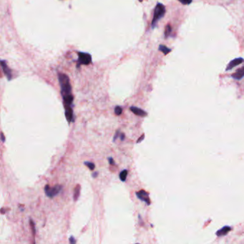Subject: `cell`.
<instances>
[{"label":"cell","mask_w":244,"mask_h":244,"mask_svg":"<svg viewBox=\"0 0 244 244\" xmlns=\"http://www.w3.org/2000/svg\"><path fill=\"white\" fill-rule=\"evenodd\" d=\"M80 185H77V186H76V188H75V190H74L73 198H74V201H77V199H78V198H79V196H80Z\"/></svg>","instance_id":"obj_12"},{"label":"cell","mask_w":244,"mask_h":244,"mask_svg":"<svg viewBox=\"0 0 244 244\" xmlns=\"http://www.w3.org/2000/svg\"><path fill=\"white\" fill-rule=\"evenodd\" d=\"M136 196L137 198L140 199V200H141L142 201H144V202H145L146 203H147V205L150 204L149 194H148L146 191H145V190H140V191H138V192H136Z\"/></svg>","instance_id":"obj_5"},{"label":"cell","mask_w":244,"mask_h":244,"mask_svg":"<svg viewBox=\"0 0 244 244\" xmlns=\"http://www.w3.org/2000/svg\"><path fill=\"white\" fill-rule=\"evenodd\" d=\"M130 110L135 114H136V115H138V116H141V117H145V116H146L148 114L147 112H146L145 111H144L143 110L141 109V108L134 107V106H132V107H130Z\"/></svg>","instance_id":"obj_9"},{"label":"cell","mask_w":244,"mask_h":244,"mask_svg":"<svg viewBox=\"0 0 244 244\" xmlns=\"http://www.w3.org/2000/svg\"><path fill=\"white\" fill-rule=\"evenodd\" d=\"M97 174H98V173H97V172H96V173H95L94 174H93V177H94V178H96Z\"/></svg>","instance_id":"obj_26"},{"label":"cell","mask_w":244,"mask_h":244,"mask_svg":"<svg viewBox=\"0 0 244 244\" xmlns=\"http://www.w3.org/2000/svg\"><path fill=\"white\" fill-rule=\"evenodd\" d=\"M84 165H85L86 166H88L89 168H90V171H93V170L95 168V164L92 162H88V161H86V162H84Z\"/></svg>","instance_id":"obj_16"},{"label":"cell","mask_w":244,"mask_h":244,"mask_svg":"<svg viewBox=\"0 0 244 244\" xmlns=\"http://www.w3.org/2000/svg\"><path fill=\"white\" fill-rule=\"evenodd\" d=\"M231 77H232L233 79L237 80H241L242 78L244 77V66L242 67L241 68L238 69L234 74H233V75H231Z\"/></svg>","instance_id":"obj_10"},{"label":"cell","mask_w":244,"mask_h":244,"mask_svg":"<svg viewBox=\"0 0 244 244\" xmlns=\"http://www.w3.org/2000/svg\"><path fill=\"white\" fill-rule=\"evenodd\" d=\"M1 65H2V67L4 73H5V75H6V77H7L8 80H10L12 79V72H11V69L8 67L7 62H6L5 61L2 60Z\"/></svg>","instance_id":"obj_7"},{"label":"cell","mask_w":244,"mask_h":244,"mask_svg":"<svg viewBox=\"0 0 244 244\" xmlns=\"http://www.w3.org/2000/svg\"><path fill=\"white\" fill-rule=\"evenodd\" d=\"M1 137H2V141L3 142H5V136H4V134H3V133H1Z\"/></svg>","instance_id":"obj_25"},{"label":"cell","mask_w":244,"mask_h":244,"mask_svg":"<svg viewBox=\"0 0 244 244\" xmlns=\"http://www.w3.org/2000/svg\"><path fill=\"white\" fill-rule=\"evenodd\" d=\"M171 31H172L171 26L168 24L166 27H165V38H167V37H168V36H170V35H171Z\"/></svg>","instance_id":"obj_15"},{"label":"cell","mask_w":244,"mask_h":244,"mask_svg":"<svg viewBox=\"0 0 244 244\" xmlns=\"http://www.w3.org/2000/svg\"><path fill=\"white\" fill-rule=\"evenodd\" d=\"M65 109L67 120L69 122H70L71 121H73V110L71 106H65Z\"/></svg>","instance_id":"obj_8"},{"label":"cell","mask_w":244,"mask_h":244,"mask_svg":"<svg viewBox=\"0 0 244 244\" xmlns=\"http://www.w3.org/2000/svg\"><path fill=\"white\" fill-rule=\"evenodd\" d=\"M120 133L119 132V131H117L116 133H115V135H114V138H113V141H114V142L116 141V140H117V137H118L119 136V135H120Z\"/></svg>","instance_id":"obj_22"},{"label":"cell","mask_w":244,"mask_h":244,"mask_svg":"<svg viewBox=\"0 0 244 244\" xmlns=\"http://www.w3.org/2000/svg\"><path fill=\"white\" fill-rule=\"evenodd\" d=\"M58 77L62 97L72 95V88L69 77L66 75L62 73L59 74Z\"/></svg>","instance_id":"obj_1"},{"label":"cell","mask_w":244,"mask_h":244,"mask_svg":"<svg viewBox=\"0 0 244 244\" xmlns=\"http://www.w3.org/2000/svg\"><path fill=\"white\" fill-rule=\"evenodd\" d=\"M120 137L121 141H124V139H125V134H124V133H120Z\"/></svg>","instance_id":"obj_24"},{"label":"cell","mask_w":244,"mask_h":244,"mask_svg":"<svg viewBox=\"0 0 244 244\" xmlns=\"http://www.w3.org/2000/svg\"><path fill=\"white\" fill-rule=\"evenodd\" d=\"M183 5H189L192 3L193 0H178Z\"/></svg>","instance_id":"obj_18"},{"label":"cell","mask_w":244,"mask_h":244,"mask_svg":"<svg viewBox=\"0 0 244 244\" xmlns=\"http://www.w3.org/2000/svg\"><path fill=\"white\" fill-rule=\"evenodd\" d=\"M165 14V6L161 3L157 4L156 8L154 10V15L153 19H152L151 25L152 28L154 29L156 27L157 23L161 18H163L164 17Z\"/></svg>","instance_id":"obj_2"},{"label":"cell","mask_w":244,"mask_h":244,"mask_svg":"<svg viewBox=\"0 0 244 244\" xmlns=\"http://www.w3.org/2000/svg\"><path fill=\"white\" fill-rule=\"evenodd\" d=\"M29 223H30V226H31L32 231V234H33V236H35V233H36V230H35V223H34V222L32 221V219H30V221H29Z\"/></svg>","instance_id":"obj_19"},{"label":"cell","mask_w":244,"mask_h":244,"mask_svg":"<svg viewBox=\"0 0 244 244\" xmlns=\"http://www.w3.org/2000/svg\"><path fill=\"white\" fill-rule=\"evenodd\" d=\"M159 50L161 51V52H162L165 55L167 54L171 51V49L167 48L166 46L162 45V44H160V47H159Z\"/></svg>","instance_id":"obj_13"},{"label":"cell","mask_w":244,"mask_h":244,"mask_svg":"<svg viewBox=\"0 0 244 244\" xmlns=\"http://www.w3.org/2000/svg\"><path fill=\"white\" fill-rule=\"evenodd\" d=\"M243 62H244V59L242 58V57H238V58H235L234 59H233L232 61H231V62H229L228 66L226 67V71L231 70V69H232L233 68V67H236L237 65L241 64V63Z\"/></svg>","instance_id":"obj_6"},{"label":"cell","mask_w":244,"mask_h":244,"mask_svg":"<svg viewBox=\"0 0 244 244\" xmlns=\"http://www.w3.org/2000/svg\"><path fill=\"white\" fill-rule=\"evenodd\" d=\"M69 243H72V244L76 243V241H75V238H74L73 236H71L70 238H69Z\"/></svg>","instance_id":"obj_20"},{"label":"cell","mask_w":244,"mask_h":244,"mask_svg":"<svg viewBox=\"0 0 244 244\" xmlns=\"http://www.w3.org/2000/svg\"><path fill=\"white\" fill-rule=\"evenodd\" d=\"M62 186L60 185H57L52 188L50 187L49 185H46L45 187H44V192H45V194L48 197L53 198V197H54L57 194L59 193V192L62 190Z\"/></svg>","instance_id":"obj_4"},{"label":"cell","mask_w":244,"mask_h":244,"mask_svg":"<svg viewBox=\"0 0 244 244\" xmlns=\"http://www.w3.org/2000/svg\"><path fill=\"white\" fill-rule=\"evenodd\" d=\"M122 112V108L120 106H116L114 108V113L116 115H120Z\"/></svg>","instance_id":"obj_17"},{"label":"cell","mask_w":244,"mask_h":244,"mask_svg":"<svg viewBox=\"0 0 244 244\" xmlns=\"http://www.w3.org/2000/svg\"><path fill=\"white\" fill-rule=\"evenodd\" d=\"M230 231H231V228L230 226H224L223 228L217 231L216 235H217V236H223V235L228 234Z\"/></svg>","instance_id":"obj_11"},{"label":"cell","mask_w":244,"mask_h":244,"mask_svg":"<svg viewBox=\"0 0 244 244\" xmlns=\"http://www.w3.org/2000/svg\"><path fill=\"white\" fill-rule=\"evenodd\" d=\"M108 160H109V163H110V165H115V163H114V161L113 160V159H112V158H108Z\"/></svg>","instance_id":"obj_21"},{"label":"cell","mask_w":244,"mask_h":244,"mask_svg":"<svg viewBox=\"0 0 244 244\" xmlns=\"http://www.w3.org/2000/svg\"><path fill=\"white\" fill-rule=\"evenodd\" d=\"M144 137H145V135H144V134H143V135H141V137H140V138H139V139H138V140H137V143H141V142L142 141H143V140L144 139Z\"/></svg>","instance_id":"obj_23"},{"label":"cell","mask_w":244,"mask_h":244,"mask_svg":"<svg viewBox=\"0 0 244 244\" xmlns=\"http://www.w3.org/2000/svg\"><path fill=\"white\" fill-rule=\"evenodd\" d=\"M92 62V57L88 53L78 52V59H77V67H79L82 65H88Z\"/></svg>","instance_id":"obj_3"},{"label":"cell","mask_w":244,"mask_h":244,"mask_svg":"<svg viewBox=\"0 0 244 244\" xmlns=\"http://www.w3.org/2000/svg\"><path fill=\"white\" fill-rule=\"evenodd\" d=\"M127 175H128V171H127V170H124V171H122L120 173V180H122V182H125L127 178Z\"/></svg>","instance_id":"obj_14"}]
</instances>
